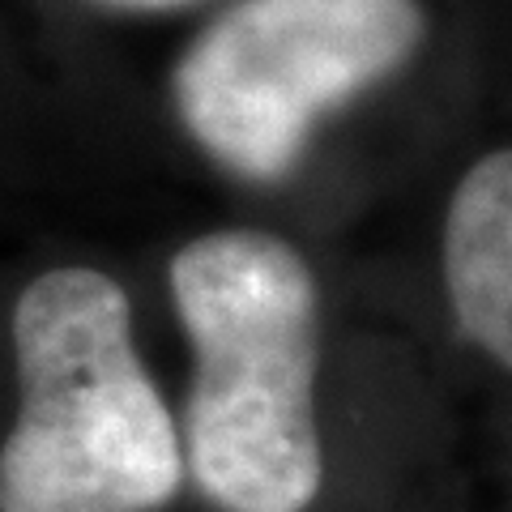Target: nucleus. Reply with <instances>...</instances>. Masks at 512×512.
<instances>
[{
  "label": "nucleus",
  "mask_w": 512,
  "mask_h": 512,
  "mask_svg": "<svg viewBox=\"0 0 512 512\" xmlns=\"http://www.w3.org/2000/svg\"><path fill=\"white\" fill-rule=\"evenodd\" d=\"M423 39L419 0H235L184 52L175 111L222 171L278 184L316 124L397 77Z\"/></svg>",
  "instance_id": "7ed1b4c3"
},
{
  "label": "nucleus",
  "mask_w": 512,
  "mask_h": 512,
  "mask_svg": "<svg viewBox=\"0 0 512 512\" xmlns=\"http://www.w3.org/2000/svg\"><path fill=\"white\" fill-rule=\"evenodd\" d=\"M107 5H120V9H184V5H197V0H107Z\"/></svg>",
  "instance_id": "39448f33"
},
{
  "label": "nucleus",
  "mask_w": 512,
  "mask_h": 512,
  "mask_svg": "<svg viewBox=\"0 0 512 512\" xmlns=\"http://www.w3.org/2000/svg\"><path fill=\"white\" fill-rule=\"evenodd\" d=\"M18 423L0 444V512H158L184 487L180 423L103 269H47L13 303Z\"/></svg>",
  "instance_id": "f03ea898"
},
{
  "label": "nucleus",
  "mask_w": 512,
  "mask_h": 512,
  "mask_svg": "<svg viewBox=\"0 0 512 512\" xmlns=\"http://www.w3.org/2000/svg\"><path fill=\"white\" fill-rule=\"evenodd\" d=\"M171 299L197 359L184 474L222 512H303L325 478L312 265L282 235L210 231L175 252Z\"/></svg>",
  "instance_id": "f257e3e1"
},
{
  "label": "nucleus",
  "mask_w": 512,
  "mask_h": 512,
  "mask_svg": "<svg viewBox=\"0 0 512 512\" xmlns=\"http://www.w3.org/2000/svg\"><path fill=\"white\" fill-rule=\"evenodd\" d=\"M444 286L457 329L512 367V154L495 150L461 175L444 218Z\"/></svg>",
  "instance_id": "20e7f679"
}]
</instances>
